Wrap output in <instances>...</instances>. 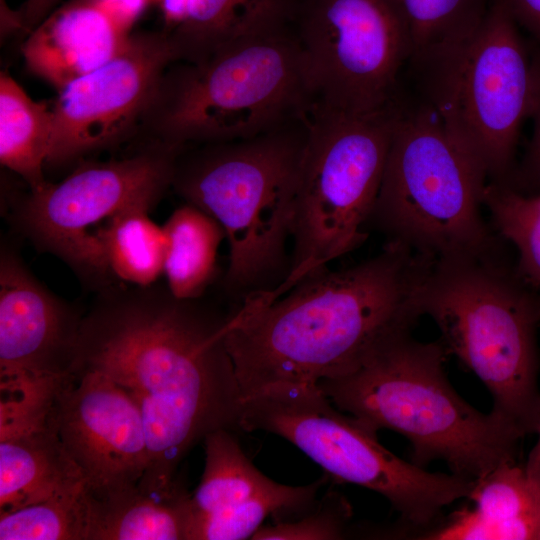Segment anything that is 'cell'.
I'll return each instance as SVG.
<instances>
[{"label": "cell", "mask_w": 540, "mask_h": 540, "mask_svg": "<svg viewBox=\"0 0 540 540\" xmlns=\"http://www.w3.org/2000/svg\"><path fill=\"white\" fill-rule=\"evenodd\" d=\"M61 0H26L19 11L24 30L30 33L37 27Z\"/></svg>", "instance_id": "obj_32"}, {"label": "cell", "mask_w": 540, "mask_h": 540, "mask_svg": "<svg viewBox=\"0 0 540 540\" xmlns=\"http://www.w3.org/2000/svg\"><path fill=\"white\" fill-rule=\"evenodd\" d=\"M434 260L386 241L353 266L324 269L275 300H243L226 335L242 399L279 382L352 370L383 339L412 330Z\"/></svg>", "instance_id": "obj_2"}, {"label": "cell", "mask_w": 540, "mask_h": 540, "mask_svg": "<svg viewBox=\"0 0 540 540\" xmlns=\"http://www.w3.org/2000/svg\"><path fill=\"white\" fill-rule=\"evenodd\" d=\"M486 184L427 100L401 101L369 222L435 261L499 254L482 213Z\"/></svg>", "instance_id": "obj_7"}, {"label": "cell", "mask_w": 540, "mask_h": 540, "mask_svg": "<svg viewBox=\"0 0 540 540\" xmlns=\"http://www.w3.org/2000/svg\"><path fill=\"white\" fill-rule=\"evenodd\" d=\"M400 102L369 114L311 105L300 164L290 266L271 301L368 237Z\"/></svg>", "instance_id": "obj_8"}, {"label": "cell", "mask_w": 540, "mask_h": 540, "mask_svg": "<svg viewBox=\"0 0 540 540\" xmlns=\"http://www.w3.org/2000/svg\"><path fill=\"white\" fill-rule=\"evenodd\" d=\"M291 22L312 104L369 114L400 100L410 45L390 0H297Z\"/></svg>", "instance_id": "obj_12"}, {"label": "cell", "mask_w": 540, "mask_h": 540, "mask_svg": "<svg viewBox=\"0 0 540 540\" xmlns=\"http://www.w3.org/2000/svg\"><path fill=\"white\" fill-rule=\"evenodd\" d=\"M168 287H109L84 314L73 374L92 370L138 407L148 446L143 490L172 489L191 448L218 429L240 430L242 395L226 345L232 312Z\"/></svg>", "instance_id": "obj_1"}, {"label": "cell", "mask_w": 540, "mask_h": 540, "mask_svg": "<svg viewBox=\"0 0 540 540\" xmlns=\"http://www.w3.org/2000/svg\"><path fill=\"white\" fill-rule=\"evenodd\" d=\"M240 430L265 431L291 442L339 483L385 497L401 519L424 527L444 508L468 498L474 481L433 473L385 447L376 433L343 415L317 384L279 382L242 399Z\"/></svg>", "instance_id": "obj_9"}, {"label": "cell", "mask_w": 540, "mask_h": 540, "mask_svg": "<svg viewBox=\"0 0 540 540\" xmlns=\"http://www.w3.org/2000/svg\"><path fill=\"white\" fill-rule=\"evenodd\" d=\"M129 36L96 0H71L29 33L22 53L31 72L61 91L110 61Z\"/></svg>", "instance_id": "obj_17"}, {"label": "cell", "mask_w": 540, "mask_h": 540, "mask_svg": "<svg viewBox=\"0 0 540 540\" xmlns=\"http://www.w3.org/2000/svg\"><path fill=\"white\" fill-rule=\"evenodd\" d=\"M83 316L11 248L0 255V379L73 375Z\"/></svg>", "instance_id": "obj_16"}, {"label": "cell", "mask_w": 540, "mask_h": 540, "mask_svg": "<svg viewBox=\"0 0 540 540\" xmlns=\"http://www.w3.org/2000/svg\"><path fill=\"white\" fill-rule=\"evenodd\" d=\"M176 61L164 30L130 34L110 61L59 91L46 165L63 166L138 136L164 73Z\"/></svg>", "instance_id": "obj_13"}, {"label": "cell", "mask_w": 540, "mask_h": 540, "mask_svg": "<svg viewBox=\"0 0 540 540\" xmlns=\"http://www.w3.org/2000/svg\"><path fill=\"white\" fill-rule=\"evenodd\" d=\"M180 149L144 142L131 156L81 166L58 183L29 192L15 212L19 229L86 283L113 281L96 238L100 222L130 208L151 210L172 186Z\"/></svg>", "instance_id": "obj_11"}, {"label": "cell", "mask_w": 540, "mask_h": 540, "mask_svg": "<svg viewBox=\"0 0 540 540\" xmlns=\"http://www.w3.org/2000/svg\"><path fill=\"white\" fill-rule=\"evenodd\" d=\"M405 27L418 74L441 65L476 32L489 0H390Z\"/></svg>", "instance_id": "obj_21"}, {"label": "cell", "mask_w": 540, "mask_h": 540, "mask_svg": "<svg viewBox=\"0 0 540 540\" xmlns=\"http://www.w3.org/2000/svg\"><path fill=\"white\" fill-rule=\"evenodd\" d=\"M306 118L254 137L192 146L172 186L222 226L229 247L224 288L237 297L275 289L289 266Z\"/></svg>", "instance_id": "obj_4"}, {"label": "cell", "mask_w": 540, "mask_h": 540, "mask_svg": "<svg viewBox=\"0 0 540 540\" xmlns=\"http://www.w3.org/2000/svg\"><path fill=\"white\" fill-rule=\"evenodd\" d=\"M87 540H190L191 495L178 481L165 491L135 486L104 496L87 490Z\"/></svg>", "instance_id": "obj_19"}, {"label": "cell", "mask_w": 540, "mask_h": 540, "mask_svg": "<svg viewBox=\"0 0 540 540\" xmlns=\"http://www.w3.org/2000/svg\"><path fill=\"white\" fill-rule=\"evenodd\" d=\"M352 510L347 499L329 490L316 505L302 516L263 525L254 540H332L342 539Z\"/></svg>", "instance_id": "obj_28"}, {"label": "cell", "mask_w": 540, "mask_h": 540, "mask_svg": "<svg viewBox=\"0 0 540 540\" xmlns=\"http://www.w3.org/2000/svg\"><path fill=\"white\" fill-rule=\"evenodd\" d=\"M167 237L164 275L169 291L179 299L201 298L211 284L222 226L200 208L186 203L163 225Z\"/></svg>", "instance_id": "obj_24"}, {"label": "cell", "mask_w": 540, "mask_h": 540, "mask_svg": "<svg viewBox=\"0 0 540 540\" xmlns=\"http://www.w3.org/2000/svg\"><path fill=\"white\" fill-rule=\"evenodd\" d=\"M86 484L0 514V540H87Z\"/></svg>", "instance_id": "obj_27"}, {"label": "cell", "mask_w": 540, "mask_h": 540, "mask_svg": "<svg viewBox=\"0 0 540 540\" xmlns=\"http://www.w3.org/2000/svg\"><path fill=\"white\" fill-rule=\"evenodd\" d=\"M234 431L218 429L204 438L205 465L191 495L193 527L208 518L277 491L283 484L265 476L244 453Z\"/></svg>", "instance_id": "obj_22"}, {"label": "cell", "mask_w": 540, "mask_h": 540, "mask_svg": "<svg viewBox=\"0 0 540 540\" xmlns=\"http://www.w3.org/2000/svg\"><path fill=\"white\" fill-rule=\"evenodd\" d=\"M422 316L440 341L485 385L492 411L524 436L540 421V293L502 253L434 261L421 295Z\"/></svg>", "instance_id": "obj_6"}, {"label": "cell", "mask_w": 540, "mask_h": 540, "mask_svg": "<svg viewBox=\"0 0 540 540\" xmlns=\"http://www.w3.org/2000/svg\"><path fill=\"white\" fill-rule=\"evenodd\" d=\"M163 75L138 136L183 150L257 136L312 105L300 48L287 27L224 46Z\"/></svg>", "instance_id": "obj_5"}, {"label": "cell", "mask_w": 540, "mask_h": 540, "mask_svg": "<svg viewBox=\"0 0 540 540\" xmlns=\"http://www.w3.org/2000/svg\"><path fill=\"white\" fill-rule=\"evenodd\" d=\"M411 332L386 337L352 370L319 381V389L372 432L403 435L412 446L411 462L420 467L440 460L451 473L476 481L516 462L523 433L462 399L446 376L449 354L440 339L421 342Z\"/></svg>", "instance_id": "obj_3"}, {"label": "cell", "mask_w": 540, "mask_h": 540, "mask_svg": "<svg viewBox=\"0 0 540 540\" xmlns=\"http://www.w3.org/2000/svg\"><path fill=\"white\" fill-rule=\"evenodd\" d=\"M474 506L455 511L431 532L437 540H540V487L516 462L474 481Z\"/></svg>", "instance_id": "obj_18"}, {"label": "cell", "mask_w": 540, "mask_h": 540, "mask_svg": "<svg viewBox=\"0 0 540 540\" xmlns=\"http://www.w3.org/2000/svg\"><path fill=\"white\" fill-rule=\"evenodd\" d=\"M520 28L525 30L540 54V0H505Z\"/></svg>", "instance_id": "obj_30"}, {"label": "cell", "mask_w": 540, "mask_h": 540, "mask_svg": "<svg viewBox=\"0 0 540 540\" xmlns=\"http://www.w3.org/2000/svg\"><path fill=\"white\" fill-rule=\"evenodd\" d=\"M53 131L52 109L34 101L7 73L0 75V162L31 191L43 187Z\"/></svg>", "instance_id": "obj_23"}, {"label": "cell", "mask_w": 540, "mask_h": 540, "mask_svg": "<svg viewBox=\"0 0 540 540\" xmlns=\"http://www.w3.org/2000/svg\"><path fill=\"white\" fill-rule=\"evenodd\" d=\"M70 378L1 381L0 514L86 484L58 429V396Z\"/></svg>", "instance_id": "obj_15"}, {"label": "cell", "mask_w": 540, "mask_h": 540, "mask_svg": "<svg viewBox=\"0 0 540 540\" xmlns=\"http://www.w3.org/2000/svg\"><path fill=\"white\" fill-rule=\"evenodd\" d=\"M57 421L63 445L91 495L139 484L148 465L144 423L116 383L96 371H76L59 392Z\"/></svg>", "instance_id": "obj_14"}, {"label": "cell", "mask_w": 540, "mask_h": 540, "mask_svg": "<svg viewBox=\"0 0 540 540\" xmlns=\"http://www.w3.org/2000/svg\"><path fill=\"white\" fill-rule=\"evenodd\" d=\"M536 433L537 442L530 451L524 468L529 478L540 487V421Z\"/></svg>", "instance_id": "obj_34"}, {"label": "cell", "mask_w": 540, "mask_h": 540, "mask_svg": "<svg viewBox=\"0 0 540 540\" xmlns=\"http://www.w3.org/2000/svg\"><path fill=\"white\" fill-rule=\"evenodd\" d=\"M136 207L113 216L96 231L108 269L115 279L150 286L164 273L167 237L163 226Z\"/></svg>", "instance_id": "obj_25"}, {"label": "cell", "mask_w": 540, "mask_h": 540, "mask_svg": "<svg viewBox=\"0 0 540 540\" xmlns=\"http://www.w3.org/2000/svg\"><path fill=\"white\" fill-rule=\"evenodd\" d=\"M483 203L495 232L516 250L517 273L540 293V189L525 193L505 183L488 182Z\"/></svg>", "instance_id": "obj_26"}, {"label": "cell", "mask_w": 540, "mask_h": 540, "mask_svg": "<svg viewBox=\"0 0 540 540\" xmlns=\"http://www.w3.org/2000/svg\"><path fill=\"white\" fill-rule=\"evenodd\" d=\"M164 15L169 31L178 26L184 19L189 0H157Z\"/></svg>", "instance_id": "obj_33"}, {"label": "cell", "mask_w": 540, "mask_h": 540, "mask_svg": "<svg viewBox=\"0 0 540 540\" xmlns=\"http://www.w3.org/2000/svg\"><path fill=\"white\" fill-rule=\"evenodd\" d=\"M529 119L532 134L521 165L514 170L508 185L525 193L540 189V54L535 51L534 89Z\"/></svg>", "instance_id": "obj_29"}, {"label": "cell", "mask_w": 540, "mask_h": 540, "mask_svg": "<svg viewBox=\"0 0 540 540\" xmlns=\"http://www.w3.org/2000/svg\"><path fill=\"white\" fill-rule=\"evenodd\" d=\"M109 17L125 32L143 13L151 0H96Z\"/></svg>", "instance_id": "obj_31"}, {"label": "cell", "mask_w": 540, "mask_h": 540, "mask_svg": "<svg viewBox=\"0 0 540 540\" xmlns=\"http://www.w3.org/2000/svg\"><path fill=\"white\" fill-rule=\"evenodd\" d=\"M296 2L189 0L183 21L164 31L177 61H197L237 41L289 27Z\"/></svg>", "instance_id": "obj_20"}, {"label": "cell", "mask_w": 540, "mask_h": 540, "mask_svg": "<svg viewBox=\"0 0 540 540\" xmlns=\"http://www.w3.org/2000/svg\"><path fill=\"white\" fill-rule=\"evenodd\" d=\"M535 52L505 0H493L473 36L421 75L424 99L487 183H507L530 117Z\"/></svg>", "instance_id": "obj_10"}]
</instances>
